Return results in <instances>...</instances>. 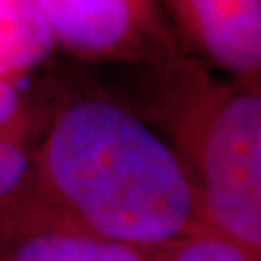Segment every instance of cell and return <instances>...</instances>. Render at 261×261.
<instances>
[{"label": "cell", "mask_w": 261, "mask_h": 261, "mask_svg": "<svg viewBox=\"0 0 261 261\" xmlns=\"http://www.w3.org/2000/svg\"><path fill=\"white\" fill-rule=\"evenodd\" d=\"M33 159L53 226L141 250L211 232L176 147L107 97L64 105Z\"/></svg>", "instance_id": "6da1fadb"}, {"label": "cell", "mask_w": 261, "mask_h": 261, "mask_svg": "<svg viewBox=\"0 0 261 261\" xmlns=\"http://www.w3.org/2000/svg\"><path fill=\"white\" fill-rule=\"evenodd\" d=\"M182 66L168 124L194 180L199 217L211 232L261 257L259 85L221 84Z\"/></svg>", "instance_id": "7a4b0ae2"}, {"label": "cell", "mask_w": 261, "mask_h": 261, "mask_svg": "<svg viewBox=\"0 0 261 261\" xmlns=\"http://www.w3.org/2000/svg\"><path fill=\"white\" fill-rule=\"evenodd\" d=\"M58 41L93 60L172 58L174 33L157 0H33Z\"/></svg>", "instance_id": "3957f363"}, {"label": "cell", "mask_w": 261, "mask_h": 261, "mask_svg": "<svg viewBox=\"0 0 261 261\" xmlns=\"http://www.w3.org/2000/svg\"><path fill=\"white\" fill-rule=\"evenodd\" d=\"M178 31L240 84L259 85L261 0H161Z\"/></svg>", "instance_id": "277c9868"}, {"label": "cell", "mask_w": 261, "mask_h": 261, "mask_svg": "<svg viewBox=\"0 0 261 261\" xmlns=\"http://www.w3.org/2000/svg\"><path fill=\"white\" fill-rule=\"evenodd\" d=\"M153 252L60 226L0 240V261H153Z\"/></svg>", "instance_id": "5b68a950"}, {"label": "cell", "mask_w": 261, "mask_h": 261, "mask_svg": "<svg viewBox=\"0 0 261 261\" xmlns=\"http://www.w3.org/2000/svg\"><path fill=\"white\" fill-rule=\"evenodd\" d=\"M58 41L33 0H0V75L14 77L37 68Z\"/></svg>", "instance_id": "8992f818"}, {"label": "cell", "mask_w": 261, "mask_h": 261, "mask_svg": "<svg viewBox=\"0 0 261 261\" xmlns=\"http://www.w3.org/2000/svg\"><path fill=\"white\" fill-rule=\"evenodd\" d=\"M240 246L215 232L194 234L153 252V261H259Z\"/></svg>", "instance_id": "52a82bcc"}, {"label": "cell", "mask_w": 261, "mask_h": 261, "mask_svg": "<svg viewBox=\"0 0 261 261\" xmlns=\"http://www.w3.org/2000/svg\"><path fill=\"white\" fill-rule=\"evenodd\" d=\"M21 107V93L12 77L0 75V136H8L6 130L18 118Z\"/></svg>", "instance_id": "ba28073f"}]
</instances>
